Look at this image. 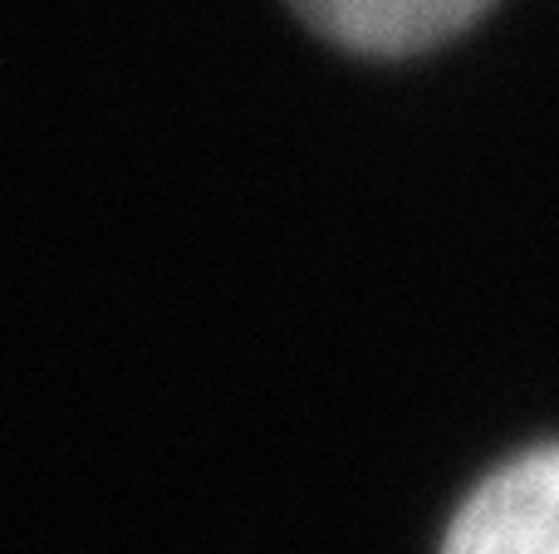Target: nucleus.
<instances>
[{
	"label": "nucleus",
	"mask_w": 559,
	"mask_h": 554,
	"mask_svg": "<svg viewBox=\"0 0 559 554\" xmlns=\"http://www.w3.org/2000/svg\"><path fill=\"white\" fill-rule=\"evenodd\" d=\"M555 526L559 451L550 442H540L515 461H506L501 471H491L462 501L442 540V554H559Z\"/></svg>",
	"instance_id": "obj_1"
},
{
	"label": "nucleus",
	"mask_w": 559,
	"mask_h": 554,
	"mask_svg": "<svg viewBox=\"0 0 559 554\" xmlns=\"http://www.w3.org/2000/svg\"><path fill=\"white\" fill-rule=\"evenodd\" d=\"M496 0H289L329 45L368 59H407L466 35Z\"/></svg>",
	"instance_id": "obj_2"
}]
</instances>
